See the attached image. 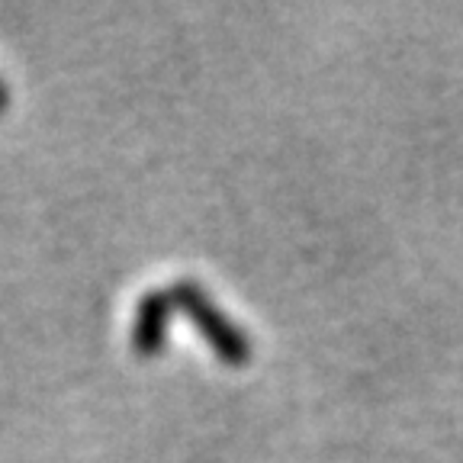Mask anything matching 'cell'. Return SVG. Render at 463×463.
I'll list each match as a JSON object with an SVG mask.
<instances>
[{"label":"cell","mask_w":463,"mask_h":463,"mask_svg":"<svg viewBox=\"0 0 463 463\" xmlns=\"http://www.w3.org/2000/svg\"><path fill=\"white\" fill-rule=\"evenodd\" d=\"M174 297L187 309V316L200 326L203 338H210V345L216 347V354L222 357L225 364H245V357L251 354L248 338L241 335V328L235 326V322H229V318L216 309V303H213L194 280H177Z\"/></svg>","instance_id":"obj_1"},{"label":"cell","mask_w":463,"mask_h":463,"mask_svg":"<svg viewBox=\"0 0 463 463\" xmlns=\"http://www.w3.org/2000/svg\"><path fill=\"white\" fill-rule=\"evenodd\" d=\"M165 322H167V297L165 293H148V297L142 299V306H138V318H136L138 351H155V347H161Z\"/></svg>","instance_id":"obj_2"}]
</instances>
